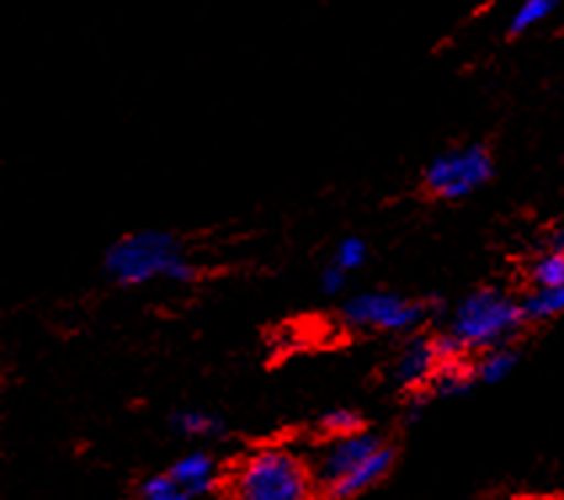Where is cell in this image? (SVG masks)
I'll return each mask as SVG.
<instances>
[{
	"label": "cell",
	"mask_w": 564,
	"mask_h": 500,
	"mask_svg": "<svg viewBox=\"0 0 564 500\" xmlns=\"http://www.w3.org/2000/svg\"><path fill=\"white\" fill-rule=\"evenodd\" d=\"M107 274L118 285H144L155 278L173 282H192L197 278V267L178 248L176 237L158 229H141L120 237L105 256Z\"/></svg>",
	"instance_id": "obj_1"
},
{
	"label": "cell",
	"mask_w": 564,
	"mask_h": 500,
	"mask_svg": "<svg viewBox=\"0 0 564 500\" xmlns=\"http://www.w3.org/2000/svg\"><path fill=\"white\" fill-rule=\"evenodd\" d=\"M312 466L285 447H261L235 471V500H314Z\"/></svg>",
	"instance_id": "obj_2"
},
{
	"label": "cell",
	"mask_w": 564,
	"mask_h": 500,
	"mask_svg": "<svg viewBox=\"0 0 564 500\" xmlns=\"http://www.w3.org/2000/svg\"><path fill=\"white\" fill-rule=\"evenodd\" d=\"M524 317H528L524 306L506 293L477 291L458 304L451 333L464 344V349H482L506 341L511 333L519 330Z\"/></svg>",
	"instance_id": "obj_3"
},
{
	"label": "cell",
	"mask_w": 564,
	"mask_h": 500,
	"mask_svg": "<svg viewBox=\"0 0 564 500\" xmlns=\"http://www.w3.org/2000/svg\"><path fill=\"white\" fill-rule=\"evenodd\" d=\"M492 160L485 146H464V150H451L426 169V187L432 195L445 197V200H460L477 192L490 178Z\"/></svg>",
	"instance_id": "obj_4"
},
{
	"label": "cell",
	"mask_w": 564,
	"mask_h": 500,
	"mask_svg": "<svg viewBox=\"0 0 564 500\" xmlns=\"http://www.w3.org/2000/svg\"><path fill=\"white\" fill-rule=\"evenodd\" d=\"M383 445H387V442L370 432H357L349 434V437H336L325 442L317 450L314 464H310L319 496H323L325 490H330V487H336L338 482H344V479L351 477L355 471H360Z\"/></svg>",
	"instance_id": "obj_5"
},
{
	"label": "cell",
	"mask_w": 564,
	"mask_h": 500,
	"mask_svg": "<svg viewBox=\"0 0 564 500\" xmlns=\"http://www.w3.org/2000/svg\"><path fill=\"white\" fill-rule=\"evenodd\" d=\"M344 317L355 328L405 333L413 330L423 319V306L415 301L397 296V293L370 291L349 298L344 306Z\"/></svg>",
	"instance_id": "obj_6"
},
{
	"label": "cell",
	"mask_w": 564,
	"mask_h": 500,
	"mask_svg": "<svg viewBox=\"0 0 564 500\" xmlns=\"http://www.w3.org/2000/svg\"><path fill=\"white\" fill-rule=\"evenodd\" d=\"M535 291L524 298V314L546 319L564 312V242L543 253L533 267Z\"/></svg>",
	"instance_id": "obj_7"
},
{
	"label": "cell",
	"mask_w": 564,
	"mask_h": 500,
	"mask_svg": "<svg viewBox=\"0 0 564 500\" xmlns=\"http://www.w3.org/2000/svg\"><path fill=\"white\" fill-rule=\"evenodd\" d=\"M440 357L434 349V341L426 338H415L405 346V351L400 355V360L394 365V378L402 387H421V383L434 381L440 370Z\"/></svg>",
	"instance_id": "obj_8"
},
{
	"label": "cell",
	"mask_w": 564,
	"mask_h": 500,
	"mask_svg": "<svg viewBox=\"0 0 564 500\" xmlns=\"http://www.w3.org/2000/svg\"><path fill=\"white\" fill-rule=\"evenodd\" d=\"M392 466H394V447L383 445L381 450H378L360 471H355L351 477H346L344 482H338L336 487H330V490H325L323 498L325 500H349V498L360 496V492L370 490L376 482H381V479L392 471Z\"/></svg>",
	"instance_id": "obj_9"
},
{
	"label": "cell",
	"mask_w": 564,
	"mask_h": 500,
	"mask_svg": "<svg viewBox=\"0 0 564 500\" xmlns=\"http://www.w3.org/2000/svg\"><path fill=\"white\" fill-rule=\"evenodd\" d=\"M171 477L176 479L184 490L189 492L192 498L203 496L210 487L216 485V477H219V469H216V460L205 453H189L184 458H178L176 464L171 466Z\"/></svg>",
	"instance_id": "obj_10"
},
{
	"label": "cell",
	"mask_w": 564,
	"mask_h": 500,
	"mask_svg": "<svg viewBox=\"0 0 564 500\" xmlns=\"http://www.w3.org/2000/svg\"><path fill=\"white\" fill-rule=\"evenodd\" d=\"M173 426L184 437H221L224 434V423L203 410H182L173 415Z\"/></svg>",
	"instance_id": "obj_11"
},
{
	"label": "cell",
	"mask_w": 564,
	"mask_h": 500,
	"mask_svg": "<svg viewBox=\"0 0 564 500\" xmlns=\"http://www.w3.org/2000/svg\"><path fill=\"white\" fill-rule=\"evenodd\" d=\"M365 421L360 413H355V410L349 407H341V410H330V413H325L323 419H319V428H323V437L325 439H336V437H349V434H357V432H365Z\"/></svg>",
	"instance_id": "obj_12"
},
{
	"label": "cell",
	"mask_w": 564,
	"mask_h": 500,
	"mask_svg": "<svg viewBox=\"0 0 564 500\" xmlns=\"http://www.w3.org/2000/svg\"><path fill=\"white\" fill-rule=\"evenodd\" d=\"M139 498L141 500H189L192 496L171 477V474H155V477L141 482Z\"/></svg>",
	"instance_id": "obj_13"
},
{
	"label": "cell",
	"mask_w": 564,
	"mask_h": 500,
	"mask_svg": "<svg viewBox=\"0 0 564 500\" xmlns=\"http://www.w3.org/2000/svg\"><path fill=\"white\" fill-rule=\"evenodd\" d=\"M514 365L517 355L511 349H490L482 357V362L477 365V376L482 378L485 383H498L514 370Z\"/></svg>",
	"instance_id": "obj_14"
},
{
	"label": "cell",
	"mask_w": 564,
	"mask_h": 500,
	"mask_svg": "<svg viewBox=\"0 0 564 500\" xmlns=\"http://www.w3.org/2000/svg\"><path fill=\"white\" fill-rule=\"evenodd\" d=\"M434 387H437L440 394L447 396L464 394L469 389V373L460 362H442L437 376H434Z\"/></svg>",
	"instance_id": "obj_15"
},
{
	"label": "cell",
	"mask_w": 564,
	"mask_h": 500,
	"mask_svg": "<svg viewBox=\"0 0 564 500\" xmlns=\"http://www.w3.org/2000/svg\"><path fill=\"white\" fill-rule=\"evenodd\" d=\"M554 9L556 3H551V0H528V3L519 6L514 19H511V32H528L538 22H543Z\"/></svg>",
	"instance_id": "obj_16"
},
{
	"label": "cell",
	"mask_w": 564,
	"mask_h": 500,
	"mask_svg": "<svg viewBox=\"0 0 564 500\" xmlns=\"http://www.w3.org/2000/svg\"><path fill=\"white\" fill-rule=\"evenodd\" d=\"M368 259V248H365V240L360 237H346L341 246L336 248V256H333V264L341 267L344 272H351V269H360Z\"/></svg>",
	"instance_id": "obj_17"
},
{
	"label": "cell",
	"mask_w": 564,
	"mask_h": 500,
	"mask_svg": "<svg viewBox=\"0 0 564 500\" xmlns=\"http://www.w3.org/2000/svg\"><path fill=\"white\" fill-rule=\"evenodd\" d=\"M344 285H346V272L336 264H330L323 272V278H319V287H323V293H328V296H336V293H341Z\"/></svg>",
	"instance_id": "obj_18"
}]
</instances>
